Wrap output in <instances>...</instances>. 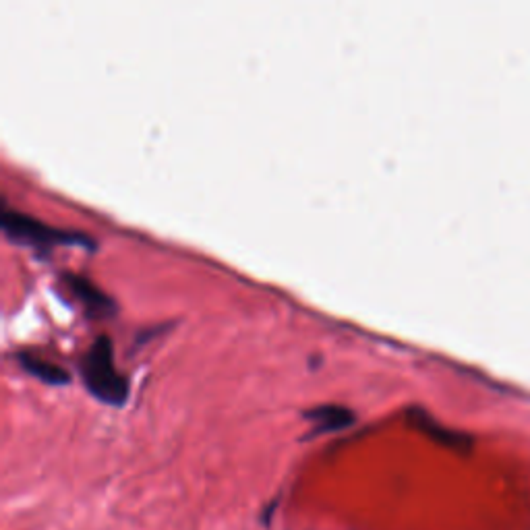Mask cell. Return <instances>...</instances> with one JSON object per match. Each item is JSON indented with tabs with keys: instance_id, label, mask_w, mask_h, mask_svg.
Masks as SVG:
<instances>
[{
	"instance_id": "3957f363",
	"label": "cell",
	"mask_w": 530,
	"mask_h": 530,
	"mask_svg": "<svg viewBox=\"0 0 530 530\" xmlns=\"http://www.w3.org/2000/svg\"><path fill=\"white\" fill-rule=\"evenodd\" d=\"M65 286L73 292V297L83 305V309L94 315V317H110L116 311L114 301L108 297L104 290H100L96 284H92L87 278L77 274H65L63 276Z\"/></svg>"
},
{
	"instance_id": "6da1fadb",
	"label": "cell",
	"mask_w": 530,
	"mask_h": 530,
	"mask_svg": "<svg viewBox=\"0 0 530 530\" xmlns=\"http://www.w3.org/2000/svg\"><path fill=\"white\" fill-rule=\"evenodd\" d=\"M81 377L87 392L106 406H123L129 400V379L114 365V350L108 336L96 338L85 352Z\"/></svg>"
},
{
	"instance_id": "277c9868",
	"label": "cell",
	"mask_w": 530,
	"mask_h": 530,
	"mask_svg": "<svg viewBox=\"0 0 530 530\" xmlns=\"http://www.w3.org/2000/svg\"><path fill=\"white\" fill-rule=\"evenodd\" d=\"M305 419L313 423L311 435L336 433L355 423V412L340 404H321L305 412Z\"/></svg>"
},
{
	"instance_id": "8992f818",
	"label": "cell",
	"mask_w": 530,
	"mask_h": 530,
	"mask_svg": "<svg viewBox=\"0 0 530 530\" xmlns=\"http://www.w3.org/2000/svg\"><path fill=\"white\" fill-rule=\"evenodd\" d=\"M19 359V365L23 371H27L29 375H34L36 379L44 381V384L48 386H67L71 375L63 369L58 367L46 359H40L36 355H29V352H21V355L17 357Z\"/></svg>"
},
{
	"instance_id": "7a4b0ae2",
	"label": "cell",
	"mask_w": 530,
	"mask_h": 530,
	"mask_svg": "<svg viewBox=\"0 0 530 530\" xmlns=\"http://www.w3.org/2000/svg\"><path fill=\"white\" fill-rule=\"evenodd\" d=\"M0 226H3L5 237L17 245L27 247H56V245H79L83 249H94L96 243L81 232H71L63 228H54L44 224L38 218H32L27 214L5 210L3 218H0Z\"/></svg>"
},
{
	"instance_id": "5b68a950",
	"label": "cell",
	"mask_w": 530,
	"mask_h": 530,
	"mask_svg": "<svg viewBox=\"0 0 530 530\" xmlns=\"http://www.w3.org/2000/svg\"><path fill=\"white\" fill-rule=\"evenodd\" d=\"M410 421L419 431L429 435L433 441H437V444H441V446H446L450 450H458V452L470 450V437L468 435H462L458 431L441 427L423 410H410Z\"/></svg>"
}]
</instances>
